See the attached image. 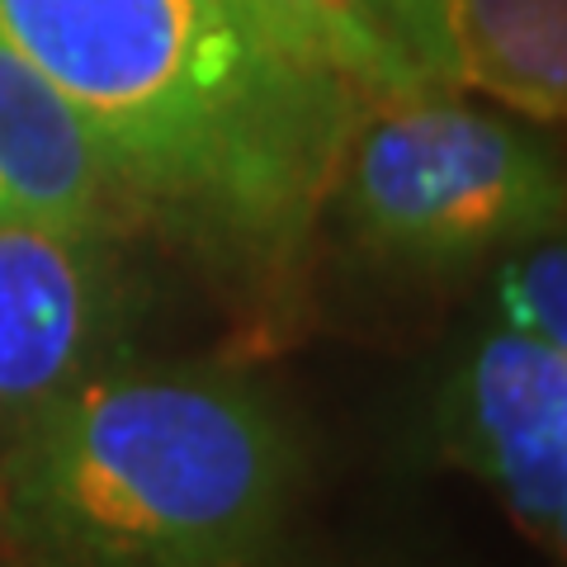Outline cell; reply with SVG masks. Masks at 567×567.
<instances>
[{"label":"cell","mask_w":567,"mask_h":567,"mask_svg":"<svg viewBox=\"0 0 567 567\" xmlns=\"http://www.w3.org/2000/svg\"><path fill=\"white\" fill-rule=\"evenodd\" d=\"M114 185L208 233L279 237L322 185L350 85L279 52L241 0H0Z\"/></svg>","instance_id":"6da1fadb"},{"label":"cell","mask_w":567,"mask_h":567,"mask_svg":"<svg viewBox=\"0 0 567 567\" xmlns=\"http://www.w3.org/2000/svg\"><path fill=\"white\" fill-rule=\"evenodd\" d=\"M440 76L511 114L567 110V0H440Z\"/></svg>","instance_id":"52a82bcc"},{"label":"cell","mask_w":567,"mask_h":567,"mask_svg":"<svg viewBox=\"0 0 567 567\" xmlns=\"http://www.w3.org/2000/svg\"><path fill=\"white\" fill-rule=\"evenodd\" d=\"M450 454L502 496L535 544L567 539V350L492 331L454 374L440 416Z\"/></svg>","instance_id":"277c9868"},{"label":"cell","mask_w":567,"mask_h":567,"mask_svg":"<svg viewBox=\"0 0 567 567\" xmlns=\"http://www.w3.org/2000/svg\"><path fill=\"white\" fill-rule=\"evenodd\" d=\"M293 445L270 402L223 374L81 379L20 431L6 511L81 567H227L270 539Z\"/></svg>","instance_id":"7a4b0ae2"},{"label":"cell","mask_w":567,"mask_h":567,"mask_svg":"<svg viewBox=\"0 0 567 567\" xmlns=\"http://www.w3.org/2000/svg\"><path fill=\"white\" fill-rule=\"evenodd\" d=\"M364 10L416 81L445 85L440 76V0H364Z\"/></svg>","instance_id":"9c48e42d"},{"label":"cell","mask_w":567,"mask_h":567,"mask_svg":"<svg viewBox=\"0 0 567 567\" xmlns=\"http://www.w3.org/2000/svg\"><path fill=\"white\" fill-rule=\"evenodd\" d=\"M496 312L502 327L567 350V251L558 233L520 241L496 270Z\"/></svg>","instance_id":"ba28073f"},{"label":"cell","mask_w":567,"mask_h":567,"mask_svg":"<svg viewBox=\"0 0 567 567\" xmlns=\"http://www.w3.org/2000/svg\"><path fill=\"white\" fill-rule=\"evenodd\" d=\"M110 185L81 114L0 29V218L95 233Z\"/></svg>","instance_id":"8992f818"},{"label":"cell","mask_w":567,"mask_h":567,"mask_svg":"<svg viewBox=\"0 0 567 567\" xmlns=\"http://www.w3.org/2000/svg\"><path fill=\"white\" fill-rule=\"evenodd\" d=\"M110 322L95 233L0 218V425L24 431L91 379Z\"/></svg>","instance_id":"5b68a950"},{"label":"cell","mask_w":567,"mask_h":567,"mask_svg":"<svg viewBox=\"0 0 567 567\" xmlns=\"http://www.w3.org/2000/svg\"><path fill=\"white\" fill-rule=\"evenodd\" d=\"M341 162L354 241L416 270L511 251L563 218V181L539 142L445 85L374 95Z\"/></svg>","instance_id":"3957f363"}]
</instances>
